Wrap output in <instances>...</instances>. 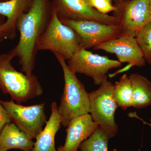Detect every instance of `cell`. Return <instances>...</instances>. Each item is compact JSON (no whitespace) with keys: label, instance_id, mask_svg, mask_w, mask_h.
I'll return each instance as SVG.
<instances>
[{"label":"cell","instance_id":"6da1fadb","mask_svg":"<svg viewBox=\"0 0 151 151\" xmlns=\"http://www.w3.org/2000/svg\"><path fill=\"white\" fill-rule=\"evenodd\" d=\"M53 9L50 10L48 0H33L27 12L23 14L17 22V29L19 39L16 46L9 52L19 58L22 72L32 74L35 66L39 40L51 21Z\"/></svg>","mask_w":151,"mask_h":151},{"label":"cell","instance_id":"7a4b0ae2","mask_svg":"<svg viewBox=\"0 0 151 151\" xmlns=\"http://www.w3.org/2000/svg\"><path fill=\"white\" fill-rule=\"evenodd\" d=\"M62 67L64 85L58 111L65 128L76 117L90 113L89 94L61 55L54 54Z\"/></svg>","mask_w":151,"mask_h":151},{"label":"cell","instance_id":"3957f363","mask_svg":"<svg viewBox=\"0 0 151 151\" xmlns=\"http://www.w3.org/2000/svg\"><path fill=\"white\" fill-rule=\"evenodd\" d=\"M13 58L9 52L0 54V90L20 104L40 96L43 90L35 75H27L15 69L12 64Z\"/></svg>","mask_w":151,"mask_h":151},{"label":"cell","instance_id":"277c9868","mask_svg":"<svg viewBox=\"0 0 151 151\" xmlns=\"http://www.w3.org/2000/svg\"><path fill=\"white\" fill-rule=\"evenodd\" d=\"M81 38L73 29L63 23L53 9L50 23L38 42L37 50H49L68 60L80 48Z\"/></svg>","mask_w":151,"mask_h":151},{"label":"cell","instance_id":"5b68a950","mask_svg":"<svg viewBox=\"0 0 151 151\" xmlns=\"http://www.w3.org/2000/svg\"><path fill=\"white\" fill-rule=\"evenodd\" d=\"M100 88L89 94L90 115L93 121L109 136H116L118 126L115 122V114L119 107L113 98V84L106 76Z\"/></svg>","mask_w":151,"mask_h":151},{"label":"cell","instance_id":"8992f818","mask_svg":"<svg viewBox=\"0 0 151 151\" xmlns=\"http://www.w3.org/2000/svg\"><path fill=\"white\" fill-rule=\"evenodd\" d=\"M67 65L74 73L85 74L92 78L95 85H100L109 70L121 67L122 63L80 47L68 60Z\"/></svg>","mask_w":151,"mask_h":151},{"label":"cell","instance_id":"52a82bcc","mask_svg":"<svg viewBox=\"0 0 151 151\" xmlns=\"http://www.w3.org/2000/svg\"><path fill=\"white\" fill-rule=\"evenodd\" d=\"M0 102L8 113L12 123L29 137L35 139L47 122L45 103L26 106L15 103L12 99L0 100Z\"/></svg>","mask_w":151,"mask_h":151},{"label":"cell","instance_id":"ba28073f","mask_svg":"<svg viewBox=\"0 0 151 151\" xmlns=\"http://www.w3.org/2000/svg\"><path fill=\"white\" fill-rule=\"evenodd\" d=\"M60 21L78 33L81 38L80 47L86 50L122 35L119 25H111L90 20Z\"/></svg>","mask_w":151,"mask_h":151},{"label":"cell","instance_id":"9c48e42d","mask_svg":"<svg viewBox=\"0 0 151 151\" xmlns=\"http://www.w3.org/2000/svg\"><path fill=\"white\" fill-rule=\"evenodd\" d=\"M53 7L60 20H90L111 25H119L118 17L104 14L91 6L86 0H55Z\"/></svg>","mask_w":151,"mask_h":151},{"label":"cell","instance_id":"30bf717a","mask_svg":"<svg viewBox=\"0 0 151 151\" xmlns=\"http://www.w3.org/2000/svg\"><path fill=\"white\" fill-rule=\"evenodd\" d=\"M116 7L114 16L120 19L122 35L136 37L146 24L151 22L149 0H131Z\"/></svg>","mask_w":151,"mask_h":151},{"label":"cell","instance_id":"8fae6325","mask_svg":"<svg viewBox=\"0 0 151 151\" xmlns=\"http://www.w3.org/2000/svg\"><path fill=\"white\" fill-rule=\"evenodd\" d=\"M93 49L116 54L121 63H129L123 71L134 66L141 67L145 65L142 50L136 38L132 36L122 35L117 38L97 45Z\"/></svg>","mask_w":151,"mask_h":151},{"label":"cell","instance_id":"7c38bea8","mask_svg":"<svg viewBox=\"0 0 151 151\" xmlns=\"http://www.w3.org/2000/svg\"><path fill=\"white\" fill-rule=\"evenodd\" d=\"M99 127L89 113L76 117L66 127V137L63 146L57 151H78L80 145L87 139Z\"/></svg>","mask_w":151,"mask_h":151},{"label":"cell","instance_id":"4fadbf2b","mask_svg":"<svg viewBox=\"0 0 151 151\" xmlns=\"http://www.w3.org/2000/svg\"><path fill=\"white\" fill-rule=\"evenodd\" d=\"M33 0H8L0 2V15L6 20L0 26V33L5 39H13L16 36L17 22L28 11Z\"/></svg>","mask_w":151,"mask_h":151},{"label":"cell","instance_id":"5bb4252c","mask_svg":"<svg viewBox=\"0 0 151 151\" xmlns=\"http://www.w3.org/2000/svg\"><path fill=\"white\" fill-rule=\"evenodd\" d=\"M51 113L43 129L36 137L31 151H57L55 149V136L61 127V120L56 102L51 105Z\"/></svg>","mask_w":151,"mask_h":151},{"label":"cell","instance_id":"9a60e30c","mask_svg":"<svg viewBox=\"0 0 151 151\" xmlns=\"http://www.w3.org/2000/svg\"><path fill=\"white\" fill-rule=\"evenodd\" d=\"M34 142L32 139L11 123L7 124L0 133V151L12 149L31 151Z\"/></svg>","mask_w":151,"mask_h":151},{"label":"cell","instance_id":"2e32d148","mask_svg":"<svg viewBox=\"0 0 151 151\" xmlns=\"http://www.w3.org/2000/svg\"><path fill=\"white\" fill-rule=\"evenodd\" d=\"M133 89L132 107L137 109L151 105V82L145 76L137 73L129 76Z\"/></svg>","mask_w":151,"mask_h":151},{"label":"cell","instance_id":"e0dca14e","mask_svg":"<svg viewBox=\"0 0 151 151\" xmlns=\"http://www.w3.org/2000/svg\"><path fill=\"white\" fill-rule=\"evenodd\" d=\"M113 98L119 107L123 110H126L132 107L133 89L129 77L124 74L113 85Z\"/></svg>","mask_w":151,"mask_h":151},{"label":"cell","instance_id":"ac0fdd59","mask_svg":"<svg viewBox=\"0 0 151 151\" xmlns=\"http://www.w3.org/2000/svg\"><path fill=\"white\" fill-rule=\"evenodd\" d=\"M108 136L100 127H98L87 139L79 147L81 151H108Z\"/></svg>","mask_w":151,"mask_h":151},{"label":"cell","instance_id":"d6986e66","mask_svg":"<svg viewBox=\"0 0 151 151\" xmlns=\"http://www.w3.org/2000/svg\"><path fill=\"white\" fill-rule=\"evenodd\" d=\"M136 38L146 61L151 64V22L142 29Z\"/></svg>","mask_w":151,"mask_h":151},{"label":"cell","instance_id":"ffe728a7","mask_svg":"<svg viewBox=\"0 0 151 151\" xmlns=\"http://www.w3.org/2000/svg\"><path fill=\"white\" fill-rule=\"evenodd\" d=\"M88 4L97 10L99 12L108 14L111 12H116L117 8L113 6L112 3L107 0H86Z\"/></svg>","mask_w":151,"mask_h":151},{"label":"cell","instance_id":"44dd1931","mask_svg":"<svg viewBox=\"0 0 151 151\" xmlns=\"http://www.w3.org/2000/svg\"><path fill=\"white\" fill-rule=\"evenodd\" d=\"M11 122L8 113L0 102V133L5 126Z\"/></svg>","mask_w":151,"mask_h":151},{"label":"cell","instance_id":"7402d4cb","mask_svg":"<svg viewBox=\"0 0 151 151\" xmlns=\"http://www.w3.org/2000/svg\"><path fill=\"white\" fill-rule=\"evenodd\" d=\"M129 116L131 117H134V118H137V119H140L141 121L143 122L144 124H147V125H149V126H150L151 127V119H150V123H147V122H145L144 120L142 119H140L139 117H138L137 115V113H131L129 114Z\"/></svg>","mask_w":151,"mask_h":151},{"label":"cell","instance_id":"603a6c76","mask_svg":"<svg viewBox=\"0 0 151 151\" xmlns=\"http://www.w3.org/2000/svg\"><path fill=\"white\" fill-rule=\"evenodd\" d=\"M4 20H3L0 17V26H1V25H2L4 23ZM4 39H5L4 38V37L0 33V43L2 42V41L4 40Z\"/></svg>","mask_w":151,"mask_h":151},{"label":"cell","instance_id":"cb8c5ba5","mask_svg":"<svg viewBox=\"0 0 151 151\" xmlns=\"http://www.w3.org/2000/svg\"><path fill=\"white\" fill-rule=\"evenodd\" d=\"M115 1H116V3H117V4H118L120 5L122 4V3L124 2V1H123V0H115Z\"/></svg>","mask_w":151,"mask_h":151},{"label":"cell","instance_id":"d4e9b609","mask_svg":"<svg viewBox=\"0 0 151 151\" xmlns=\"http://www.w3.org/2000/svg\"><path fill=\"white\" fill-rule=\"evenodd\" d=\"M149 7H150V11L151 13V0H149Z\"/></svg>","mask_w":151,"mask_h":151},{"label":"cell","instance_id":"484cf974","mask_svg":"<svg viewBox=\"0 0 151 151\" xmlns=\"http://www.w3.org/2000/svg\"><path fill=\"white\" fill-rule=\"evenodd\" d=\"M107 1H108L112 3V0H107Z\"/></svg>","mask_w":151,"mask_h":151},{"label":"cell","instance_id":"4316f807","mask_svg":"<svg viewBox=\"0 0 151 151\" xmlns=\"http://www.w3.org/2000/svg\"><path fill=\"white\" fill-rule=\"evenodd\" d=\"M113 151H119L117 150H116V149H114V150H113Z\"/></svg>","mask_w":151,"mask_h":151},{"label":"cell","instance_id":"83f0119b","mask_svg":"<svg viewBox=\"0 0 151 151\" xmlns=\"http://www.w3.org/2000/svg\"><path fill=\"white\" fill-rule=\"evenodd\" d=\"M131 1V0H126V1L125 2L129 1Z\"/></svg>","mask_w":151,"mask_h":151}]
</instances>
